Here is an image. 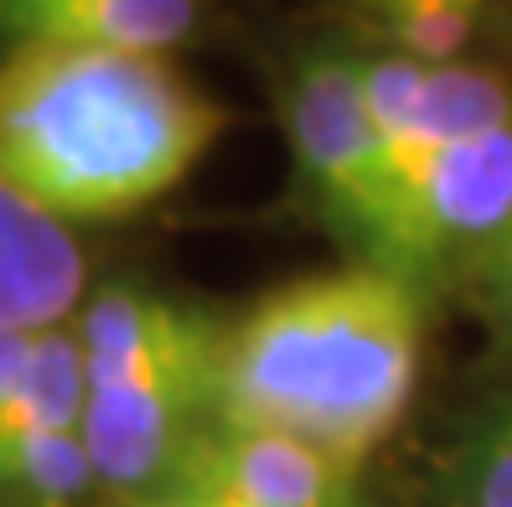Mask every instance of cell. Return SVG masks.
Masks as SVG:
<instances>
[{
    "instance_id": "cell-11",
    "label": "cell",
    "mask_w": 512,
    "mask_h": 507,
    "mask_svg": "<svg viewBox=\"0 0 512 507\" xmlns=\"http://www.w3.org/2000/svg\"><path fill=\"white\" fill-rule=\"evenodd\" d=\"M373 52H394L409 63H461L481 32L492 0H347Z\"/></svg>"
},
{
    "instance_id": "cell-14",
    "label": "cell",
    "mask_w": 512,
    "mask_h": 507,
    "mask_svg": "<svg viewBox=\"0 0 512 507\" xmlns=\"http://www.w3.org/2000/svg\"><path fill=\"white\" fill-rule=\"evenodd\" d=\"M104 507H207L192 487H182V482H166L161 487H150V492H135V497H114V502H104Z\"/></svg>"
},
{
    "instance_id": "cell-9",
    "label": "cell",
    "mask_w": 512,
    "mask_h": 507,
    "mask_svg": "<svg viewBox=\"0 0 512 507\" xmlns=\"http://www.w3.org/2000/svg\"><path fill=\"white\" fill-rule=\"evenodd\" d=\"M88 301V259L73 228L0 187V332L68 326Z\"/></svg>"
},
{
    "instance_id": "cell-8",
    "label": "cell",
    "mask_w": 512,
    "mask_h": 507,
    "mask_svg": "<svg viewBox=\"0 0 512 507\" xmlns=\"http://www.w3.org/2000/svg\"><path fill=\"white\" fill-rule=\"evenodd\" d=\"M171 476L233 507H363V461L233 420H207Z\"/></svg>"
},
{
    "instance_id": "cell-3",
    "label": "cell",
    "mask_w": 512,
    "mask_h": 507,
    "mask_svg": "<svg viewBox=\"0 0 512 507\" xmlns=\"http://www.w3.org/2000/svg\"><path fill=\"white\" fill-rule=\"evenodd\" d=\"M73 326L83 342V440L99 497L161 487L218 414L228 321L161 285L109 280L88 290Z\"/></svg>"
},
{
    "instance_id": "cell-4",
    "label": "cell",
    "mask_w": 512,
    "mask_h": 507,
    "mask_svg": "<svg viewBox=\"0 0 512 507\" xmlns=\"http://www.w3.org/2000/svg\"><path fill=\"white\" fill-rule=\"evenodd\" d=\"M280 119L321 218L357 249V264L394 270V176L363 104L357 52L337 42L300 47L280 83Z\"/></svg>"
},
{
    "instance_id": "cell-6",
    "label": "cell",
    "mask_w": 512,
    "mask_h": 507,
    "mask_svg": "<svg viewBox=\"0 0 512 507\" xmlns=\"http://www.w3.org/2000/svg\"><path fill=\"white\" fill-rule=\"evenodd\" d=\"M83 394L78 326H52L32 383L0 409V507H83L99 497L83 440Z\"/></svg>"
},
{
    "instance_id": "cell-15",
    "label": "cell",
    "mask_w": 512,
    "mask_h": 507,
    "mask_svg": "<svg viewBox=\"0 0 512 507\" xmlns=\"http://www.w3.org/2000/svg\"><path fill=\"white\" fill-rule=\"evenodd\" d=\"M171 482H176V476H171ZM182 487H187V482H182ZM192 492H197V487H192ZM197 497H202L207 507H233V502H223V497H207V492H197Z\"/></svg>"
},
{
    "instance_id": "cell-5",
    "label": "cell",
    "mask_w": 512,
    "mask_h": 507,
    "mask_svg": "<svg viewBox=\"0 0 512 507\" xmlns=\"http://www.w3.org/2000/svg\"><path fill=\"white\" fill-rule=\"evenodd\" d=\"M512 228V125L414 156L394 171V270L419 280L440 259H481Z\"/></svg>"
},
{
    "instance_id": "cell-1",
    "label": "cell",
    "mask_w": 512,
    "mask_h": 507,
    "mask_svg": "<svg viewBox=\"0 0 512 507\" xmlns=\"http://www.w3.org/2000/svg\"><path fill=\"white\" fill-rule=\"evenodd\" d=\"M228 109L171 57L11 42L0 57V187L52 223H119L192 176Z\"/></svg>"
},
{
    "instance_id": "cell-13",
    "label": "cell",
    "mask_w": 512,
    "mask_h": 507,
    "mask_svg": "<svg viewBox=\"0 0 512 507\" xmlns=\"http://www.w3.org/2000/svg\"><path fill=\"white\" fill-rule=\"evenodd\" d=\"M476 275H481V285H487V295H492V306L502 311V321L512 326V228L497 238V244L476 259Z\"/></svg>"
},
{
    "instance_id": "cell-10",
    "label": "cell",
    "mask_w": 512,
    "mask_h": 507,
    "mask_svg": "<svg viewBox=\"0 0 512 507\" xmlns=\"http://www.w3.org/2000/svg\"><path fill=\"white\" fill-rule=\"evenodd\" d=\"M202 21V0H0V37L166 57Z\"/></svg>"
},
{
    "instance_id": "cell-7",
    "label": "cell",
    "mask_w": 512,
    "mask_h": 507,
    "mask_svg": "<svg viewBox=\"0 0 512 507\" xmlns=\"http://www.w3.org/2000/svg\"><path fill=\"white\" fill-rule=\"evenodd\" d=\"M368 119L388 151V176L414 156L512 125V83L471 63H409L394 52H357Z\"/></svg>"
},
{
    "instance_id": "cell-2",
    "label": "cell",
    "mask_w": 512,
    "mask_h": 507,
    "mask_svg": "<svg viewBox=\"0 0 512 507\" xmlns=\"http://www.w3.org/2000/svg\"><path fill=\"white\" fill-rule=\"evenodd\" d=\"M419 363V280L352 259L269 290L228 321L213 420L285 430L368 461L404 420Z\"/></svg>"
},
{
    "instance_id": "cell-12",
    "label": "cell",
    "mask_w": 512,
    "mask_h": 507,
    "mask_svg": "<svg viewBox=\"0 0 512 507\" xmlns=\"http://www.w3.org/2000/svg\"><path fill=\"white\" fill-rule=\"evenodd\" d=\"M456 482L461 507H512V399L487 404L471 420Z\"/></svg>"
}]
</instances>
